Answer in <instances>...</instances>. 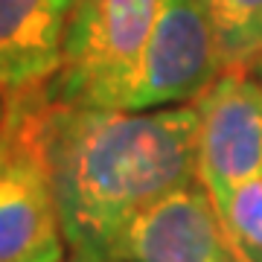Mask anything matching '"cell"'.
Returning a JSON list of instances; mask_svg holds the SVG:
<instances>
[{"label": "cell", "mask_w": 262, "mask_h": 262, "mask_svg": "<svg viewBox=\"0 0 262 262\" xmlns=\"http://www.w3.org/2000/svg\"><path fill=\"white\" fill-rule=\"evenodd\" d=\"M225 70H248L262 56V0H201Z\"/></svg>", "instance_id": "obj_8"}, {"label": "cell", "mask_w": 262, "mask_h": 262, "mask_svg": "<svg viewBox=\"0 0 262 262\" xmlns=\"http://www.w3.org/2000/svg\"><path fill=\"white\" fill-rule=\"evenodd\" d=\"M3 122H6V99H3V91H0V134H3Z\"/></svg>", "instance_id": "obj_12"}, {"label": "cell", "mask_w": 262, "mask_h": 262, "mask_svg": "<svg viewBox=\"0 0 262 262\" xmlns=\"http://www.w3.org/2000/svg\"><path fill=\"white\" fill-rule=\"evenodd\" d=\"M227 242L239 262H262V178L236 187L219 207Z\"/></svg>", "instance_id": "obj_9"}, {"label": "cell", "mask_w": 262, "mask_h": 262, "mask_svg": "<svg viewBox=\"0 0 262 262\" xmlns=\"http://www.w3.org/2000/svg\"><path fill=\"white\" fill-rule=\"evenodd\" d=\"M12 102L47 163L67 251L108 248L134 210L198 181V105L151 111L50 99L47 84Z\"/></svg>", "instance_id": "obj_1"}, {"label": "cell", "mask_w": 262, "mask_h": 262, "mask_svg": "<svg viewBox=\"0 0 262 262\" xmlns=\"http://www.w3.org/2000/svg\"><path fill=\"white\" fill-rule=\"evenodd\" d=\"M67 262H111V259L102 251H96V248H73Z\"/></svg>", "instance_id": "obj_10"}, {"label": "cell", "mask_w": 262, "mask_h": 262, "mask_svg": "<svg viewBox=\"0 0 262 262\" xmlns=\"http://www.w3.org/2000/svg\"><path fill=\"white\" fill-rule=\"evenodd\" d=\"M248 70H251V73H253V79H256V82L262 84V56L256 58V61H253L251 67H248Z\"/></svg>", "instance_id": "obj_11"}, {"label": "cell", "mask_w": 262, "mask_h": 262, "mask_svg": "<svg viewBox=\"0 0 262 262\" xmlns=\"http://www.w3.org/2000/svg\"><path fill=\"white\" fill-rule=\"evenodd\" d=\"M64 245L47 163L9 102L0 134V262H64Z\"/></svg>", "instance_id": "obj_4"}, {"label": "cell", "mask_w": 262, "mask_h": 262, "mask_svg": "<svg viewBox=\"0 0 262 262\" xmlns=\"http://www.w3.org/2000/svg\"><path fill=\"white\" fill-rule=\"evenodd\" d=\"M111 262H114V259H111Z\"/></svg>", "instance_id": "obj_13"}, {"label": "cell", "mask_w": 262, "mask_h": 262, "mask_svg": "<svg viewBox=\"0 0 262 262\" xmlns=\"http://www.w3.org/2000/svg\"><path fill=\"white\" fill-rule=\"evenodd\" d=\"M158 0H76L61 70L50 99L88 108H125Z\"/></svg>", "instance_id": "obj_2"}, {"label": "cell", "mask_w": 262, "mask_h": 262, "mask_svg": "<svg viewBox=\"0 0 262 262\" xmlns=\"http://www.w3.org/2000/svg\"><path fill=\"white\" fill-rule=\"evenodd\" d=\"M105 256L114 262H239L201 181L134 210L111 236Z\"/></svg>", "instance_id": "obj_6"}, {"label": "cell", "mask_w": 262, "mask_h": 262, "mask_svg": "<svg viewBox=\"0 0 262 262\" xmlns=\"http://www.w3.org/2000/svg\"><path fill=\"white\" fill-rule=\"evenodd\" d=\"M76 0H0V91H38L61 70Z\"/></svg>", "instance_id": "obj_7"}, {"label": "cell", "mask_w": 262, "mask_h": 262, "mask_svg": "<svg viewBox=\"0 0 262 262\" xmlns=\"http://www.w3.org/2000/svg\"><path fill=\"white\" fill-rule=\"evenodd\" d=\"M225 73L201 0H158L125 111L195 102Z\"/></svg>", "instance_id": "obj_3"}, {"label": "cell", "mask_w": 262, "mask_h": 262, "mask_svg": "<svg viewBox=\"0 0 262 262\" xmlns=\"http://www.w3.org/2000/svg\"><path fill=\"white\" fill-rule=\"evenodd\" d=\"M198 105V181L215 210L236 187L262 178V84L251 70H225Z\"/></svg>", "instance_id": "obj_5"}]
</instances>
